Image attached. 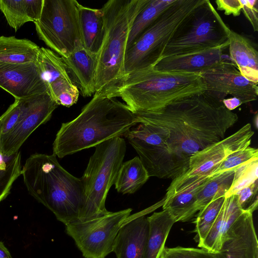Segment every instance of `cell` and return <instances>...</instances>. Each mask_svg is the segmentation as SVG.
<instances>
[{"instance_id":"cell-1","label":"cell","mask_w":258,"mask_h":258,"mask_svg":"<svg viewBox=\"0 0 258 258\" xmlns=\"http://www.w3.org/2000/svg\"><path fill=\"white\" fill-rule=\"evenodd\" d=\"M217 94L205 90L158 109L133 113L136 123L154 124L167 133L160 146L132 142L149 177L174 179L188 167L196 153L225 138L238 120Z\"/></svg>"},{"instance_id":"cell-2","label":"cell","mask_w":258,"mask_h":258,"mask_svg":"<svg viewBox=\"0 0 258 258\" xmlns=\"http://www.w3.org/2000/svg\"><path fill=\"white\" fill-rule=\"evenodd\" d=\"M136 124L134 114L125 104L94 94L76 118L61 124L53 143V154L62 158L124 136Z\"/></svg>"},{"instance_id":"cell-3","label":"cell","mask_w":258,"mask_h":258,"mask_svg":"<svg viewBox=\"0 0 258 258\" xmlns=\"http://www.w3.org/2000/svg\"><path fill=\"white\" fill-rule=\"evenodd\" d=\"M28 193L65 225L78 220L83 206L82 180L66 170L56 156L35 153L22 170Z\"/></svg>"},{"instance_id":"cell-4","label":"cell","mask_w":258,"mask_h":258,"mask_svg":"<svg viewBox=\"0 0 258 258\" xmlns=\"http://www.w3.org/2000/svg\"><path fill=\"white\" fill-rule=\"evenodd\" d=\"M148 0H109L101 8L105 34L97 55L94 94L114 98L126 76L124 63L133 23Z\"/></svg>"},{"instance_id":"cell-5","label":"cell","mask_w":258,"mask_h":258,"mask_svg":"<svg viewBox=\"0 0 258 258\" xmlns=\"http://www.w3.org/2000/svg\"><path fill=\"white\" fill-rule=\"evenodd\" d=\"M205 90L200 74L161 71L153 68L127 75L114 98L120 97L135 113L158 109Z\"/></svg>"},{"instance_id":"cell-6","label":"cell","mask_w":258,"mask_h":258,"mask_svg":"<svg viewBox=\"0 0 258 258\" xmlns=\"http://www.w3.org/2000/svg\"><path fill=\"white\" fill-rule=\"evenodd\" d=\"M81 178L84 190V204L79 218L83 221L108 213L105 201L114 184L126 152V143L120 137L97 145Z\"/></svg>"},{"instance_id":"cell-7","label":"cell","mask_w":258,"mask_h":258,"mask_svg":"<svg viewBox=\"0 0 258 258\" xmlns=\"http://www.w3.org/2000/svg\"><path fill=\"white\" fill-rule=\"evenodd\" d=\"M203 0H175L125 52V76L154 68L182 21Z\"/></svg>"},{"instance_id":"cell-8","label":"cell","mask_w":258,"mask_h":258,"mask_svg":"<svg viewBox=\"0 0 258 258\" xmlns=\"http://www.w3.org/2000/svg\"><path fill=\"white\" fill-rule=\"evenodd\" d=\"M231 29L209 0H203L178 26L162 57L227 48Z\"/></svg>"},{"instance_id":"cell-9","label":"cell","mask_w":258,"mask_h":258,"mask_svg":"<svg viewBox=\"0 0 258 258\" xmlns=\"http://www.w3.org/2000/svg\"><path fill=\"white\" fill-rule=\"evenodd\" d=\"M48 91L14 102L0 116V147L6 155L18 151L31 134L46 123L58 107Z\"/></svg>"},{"instance_id":"cell-10","label":"cell","mask_w":258,"mask_h":258,"mask_svg":"<svg viewBox=\"0 0 258 258\" xmlns=\"http://www.w3.org/2000/svg\"><path fill=\"white\" fill-rule=\"evenodd\" d=\"M79 4L76 0H43L40 17L34 22L39 38L62 57L83 46Z\"/></svg>"},{"instance_id":"cell-11","label":"cell","mask_w":258,"mask_h":258,"mask_svg":"<svg viewBox=\"0 0 258 258\" xmlns=\"http://www.w3.org/2000/svg\"><path fill=\"white\" fill-rule=\"evenodd\" d=\"M128 208L96 218L66 225L67 233L75 241L85 258H105L113 252L117 234L131 215Z\"/></svg>"},{"instance_id":"cell-12","label":"cell","mask_w":258,"mask_h":258,"mask_svg":"<svg viewBox=\"0 0 258 258\" xmlns=\"http://www.w3.org/2000/svg\"><path fill=\"white\" fill-rule=\"evenodd\" d=\"M253 134L251 124L247 123L234 134L196 153L190 157L185 173L172 179L169 186H174L188 179L209 178L228 156L250 146Z\"/></svg>"},{"instance_id":"cell-13","label":"cell","mask_w":258,"mask_h":258,"mask_svg":"<svg viewBox=\"0 0 258 258\" xmlns=\"http://www.w3.org/2000/svg\"><path fill=\"white\" fill-rule=\"evenodd\" d=\"M35 62L48 92L58 105L69 107L76 104L79 91L71 80L62 57L50 49L41 47Z\"/></svg>"},{"instance_id":"cell-14","label":"cell","mask_w":258,"mask_h":258,"mask_svg":"<svg viewBox=\"0 0 258 258\" xmlns=\"http://www.w3.org/2000/svg\"><path fill=\"white\" fill-rule=\"evenodd\" d=\"M200 75L206 90L218 95L223 99L230 95L238 99L242 104L257 99V84L242 76L232 62L223 60Z\"/></svg>"},{"instance_id":"cell-15","label":"cell","mask_w":258,"mask_h":258,"mask_svg":"<svg viewBox=\"0 0 258 258\" xmlns=\"http://www.w3.org/2000/svg\"><path fill=\"white\" fill-rule=\"evenodd\" d=\"M164 203L163 199L148 209L127 218L114 241L113 252L116 258H144L149 230L148 218L145 215L163 206Z\"/></svg>"},{"instance_id":"cell-16","label":"cell","mask_w":258,"mask_h":258,"mask_svg":"<svg viewBox=\"0 0 258 258\" xmlns=\"http://www.w3.org/2000/svg\"><path fill=\"white\" fill-rule=\"evenodd\" d=\"M0 87L15 99H23L48 91L35 62L0 63Z\"/></svg>"},{"instance_id":"cell-17","label":"cell","mask_w":258,"mask_h":258,"mask_svg":"<svg viewBox=\"0 0 258 258\" xmlns=\"http://www.w3.org/2000/svg\"><path fill=\"white\" fill-rule=\"evenodd\" d=\"M216 258H258L252 213L244 212L228 231Z\"/></svg>"},{"instance_id":"cell-18","label":"cell","mask_w":258,"mask_h":258,"mask_svg":"<svg viewBox=\"0 0 258 258\" xmlns=\"http://www.w3.org/2000/svg\"><path fill=\"white\" fill-rule=\"evenodd\" d=\"M225 47L175 55L162 58L154 67L161 71L201 74L217 66L224 60Z\"/></svg>"},{"instance_id":"cell-19","label":"cell","mask_w":258,"mask_h":258,"mask_svg":"<svg viewBox=\"0 0 258 258\" xmlns=\"http://www.w3.org/2000/svg\"><path fill=\"white\" fill-rule=\"evenodd\" d=\"M67 72L84 97L95 93L97 55L90 53L83 46L76 49L68 57H62Z\"/></svg>"},{"instance_id":"cell-20","label":"cell","mask_w":258,"mask_h":258,"mask_svg":"<svg viewBox=\"0 0 258 258\" xmlns=\"http://www.w3.org/2000/svg\"><path fill=\"white\" fill-rule=\"evenodd\" d=\"M210 178L203 177L187 182L168 197H165L162 206L175 222L190 219L197 212L196 209L197 195Z\"/></svg>"},{"instance_id":"cell-21","label":"cell","mask_w":258,"mask_h":258,"mask_svg":"<svg viewBox=\"0 0 258 258\" xmlns=\"http://www.w3.org/2000/svg\"><path fill=\"white\" fill-rule=\"evenodd\" d=\"M243 212L239 207L236 195L225 197L216 220L198 246L212 252H218L228 231Z\"/></svg>"},{"instance_id":"cell-22","label":"cell","mask_w":258,"mask_h":258,"mask_svg":"<svg viewBox=\"0 0 258 258\" xmlns=\"http://www.w3.org/2000/svg\"><path fill=\"white\" fill-rule=\"evenodd\" d=\"M229 50L232 62L241 74L255 83L258 82V52L248 38L231 30Z\"/></svg>"},{"instance_id":"cell-23","label":"cell","mask_w":258,"mask_h":258,"mask_svg":"<svg viewBox=\"0 0 258 258\" xmlns=\"http://www.w3.org/2000/svg\"><path fill=\"white\" fill-rule=\"evenodd\" d=\"M78 13L83 47L97 55L104 38L103 12L101 9L90 8L79 4Z\"/></svg>"},{"instance_id":"cell-24","label":"cell","mask_w":258,"mask_h":258,"mask_svg":"<svg viewBox=\"0 0 258 258\" xmlns=\"http://www.w3.org/2000/svg\"><path fill=\"white\" fill-rule=\"evenodd\" d=\"M43 0H0V10L9 25L17 32L29 22L39 19Z\"/></svg>"},{"instance_id":"cell-25","label":"cell","mask_w":258,"mask_h":258,"mask_svg":"<svg viewBox=\"0 0 258 258\" xmlns=\"http://www.w3.org/2000/svg\"><path fill=\"white\" fill-rule=\"evenodd\" d=\"M149 230L144 258H159L170 229L175 223L166 211L148 217Z\"/></svg>"},{"instance_id":"cell-26","label":"cell","mask_w":258,"mask_h":258,"mask_svg":"<svg viewBox=\"0 0 258 258\" xmlns=\"http://www.w3.org/2000/svg\"><path fill=\"white\" fill-rule=\"evenodd\" d=\"M40 47L26 38L0 36V63L35 62Z\"/></svg>"},{"instance_id":"cell-27","label":"cell","mask_w":258,"mask_h":258,"mask_svg":"<svg viewBox=\"0 0 258 258\" xmlns=\"http://www.w3.org/2000/svg\"><path fill=\"white\" fill-rule=\"evenodd\" d=\"M149 177L140 158L136 156L122 163L114 184L118 192L131 194L139 190Z\"/></svg>"},{"instance_id":"cell-28","label":"cell","mask_w":258,"mask_h":258,"mask_svg":"<svg viewBox=\"0 0 258 258\" xmlns=\"http://www.w3.org/2000/svg\"><path fill=\"white\" fill-rule=\"evenodd\" d=\"M175 0H148L136 16L128 37L126 49Z\"/></svg>"},{"instance_id":"cell-29","label":"cell","mask_w":258,"mask_h":258,"mask_svg":"<svg viewBox=\"0 0 258 258\" xmlns=\"http://www.w3.org/2000/svg\"><path fill=\"white\" fill-rule=\"evenodd\" d=\"M234 170L228 171L210 178L197 195L196 209L200 211L212 201L225 197L234 177Z\"/></svg>"},{"instance_id":"cell-30","label":"cell","mask_w":258,"mask_h":258,"mask_svg":"<svg viewBox=\"0 0 258 258\" xmlns=\"http://www.w3.org/2000/svg\"><path fill=\"white\" fill-rule=\"evenodd\" d=\"M22 170L21 152L6 155L0 147V203L10 194L14 182L22 175Z\"/></svg>"},{"instance_id":"cell-31","label":"cell","mask_w":258,"mask_h":258,"mask_svg":"<svg viewBox=\"0 0 258 258\" xmlns=\"http://www.w3.org/2000/svg\"><path fill=\"white\" fill-rule=\"evenodd\" d=\"M225 197L218 198L200 211L196 217L195 232L198 244L205 239L216 220L223 206Z\"/></svg>"},{"instance_id":"cell-32","label":"cell","mask_w":258,"mask_h":258,"mask_svg":"<svg viewBox=\"0 0 258 258\" xmlns=\"http://www.w3.org/2000/svg\"><path fill=\"white\" fill-rule=\"evenodd\" d=\"M234 171L232 184L225 197L236 195L243 188L258 180V157L241 164Z\"/></svg>"},{"instance_id":"cell-33","label":"cell","mask_w":258,"mask_h":258,"mask_svg":"<svg viewBox=\"0 0 258 258\" xmlns=\"http://www.w3.org/2000/svg\"><path fill=\"white\" fill-rule=\"evenodd\" d=\"M256 157H258L257 149L250 146L237 150L228 156L212 173L209 178L234 170L241 164Z\"/></svg>"},{"instance_id":"cell-34","label":"cell","mask_w":258,"mask_h":258,"mask_svg":"<svg viewBox=\"0 0 258 258\" xmlns=\"http://www.w3.org/2000/svg\"><path fill=\"white\" fill-rule=\"evenodd\" d=\"M159 258H216L215 252L203 248L164 247Z\"/></svg>"},{"instance_id":"cell-35","label":"cell","mask_w":258,"mask_h":258,"mask_svg":"<svg viewBox=\"0 0 258 258\" xmlns=\"http://www.w3.org/2000/svg\"><path fill=\"white\" fill-rule=\"evenodd\" d=\"M258 180L241 189L237 196L239 207L244 212L251 213L255 211L258 206Z\"/></svg>"},{"instance_id":"cell-36","label":"cell","mask_w":258,"mask_h":258,"mask_svg":"<svg viewBox=\"0 0 258 258\" xmlns=\"http://www.w3.org/2000/svg\"><path fill=\"white\" fill-rule=\"evenodd\" d=\"M244 15L251 24L253 31L258 30V1L241 0Z\"/></svg>"},{"instance_id":"cell-37","label":"cell","mask_w":258,"mask_h":258,"mask_svg":"<svg viewBox=\"0 0 258 258\" xmlns=\"http://www.w3.org/2000/svg\"><path fill=\"white\" fill-rule=\"evenodd\" d=\"M215 3L217 9L223 11L225 15L236 17L241 13L242 8L241 0H216Z\"/></svg>"},{"instance_id":"cell-38","label":"cell","mask_w":258,"mask_h":258,"mask_svg":"<svg viewBox=\"0 0 258 258\" xmlns=\"http://www.w3.org/2000/svg\"><path fill=\"white\" fill-rule=\"evenodd\" d=\"M222 102L225 107L229 110L232 111L242 104L241 101L235 97L225 98L222 100Z\"/></svg>"},{"instance_id":"cell-39","label":"cell","mask_w":258,"mask_h":258,"mask_svg":"<svg viewBox=\"0 0 258 258\" xmlns=\"http://www.w3.org/2000/svg\"><path fill=\"white\" fill-rule=\"evenodd\" d=\"M0 258H12L10 252L5 246L4 244L0 241Z\"/></svg>"}]
</instances>
